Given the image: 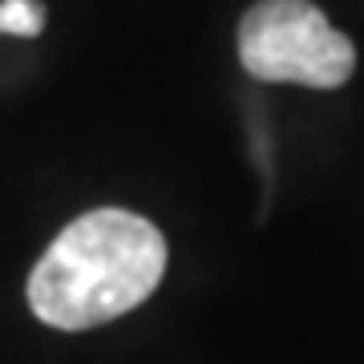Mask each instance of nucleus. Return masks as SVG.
Instances as JSON below:
<instances>
[{"instance_id": "obj_3", "label": "nucleus", "mask_w": 364, "mask_h": 364, "mask_svg": "<svg viewBox=\"0 0 364 364\" xmlns=\"http://www.w3.org/2000/svg\"><path fill=\"white\" fill-rule=\"evenodd\" d=\"M45 28V9L37 0H4L0 4V33L13 37H37Z\"/></svg>"}, {"instance_id": "obj_1", "label": "nucleus", "mask_w": 364, "mask_h": 364, "mask_svg": "<svg viewBox=\"0 0 364 364\" xmlns=\"http://www.w3.org/2000/svg\"><path fill=\"white\" fill-rule=\"evenodd\" d=\"M166 272V239L134 210L97 207L53 239L28 275V308L41 324L85 332L134 312Z\"/></svg>"}, {"instance_id": "obj_2", "label": "nucleus", "mask_w": 364, "mask_h": 364, "mask_svg": "<svg viewBox=\"0 0 364 364\" xmlns=\"http://www.w3.org/2000/svg\"><path fill=\"white\" fill-rule=\"evenodd\" d=\"M239 61L255 81L340 90L356 49L312 0H259L239 25Z\"/></svg>"}]
</instances>
